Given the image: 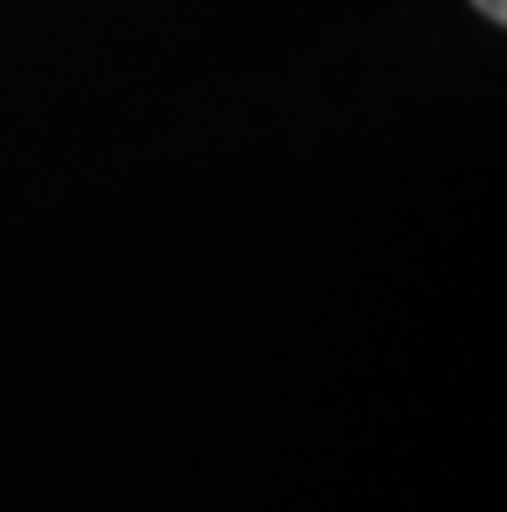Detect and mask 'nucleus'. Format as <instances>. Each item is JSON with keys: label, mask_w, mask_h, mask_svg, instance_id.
Masks as SVG:
<instances>
[{"label": "nucleus", "mask_w": 507, "mask_h": 512, "mask_svg": "<svg viewBox=\"0 0 507 512\" xmlns=\"http://www.w3.org/2000/svg\"><path fill=\"white\" fill-rule=\"evenodd\" d=\"M471 6H476V16H487L492 26L507 21V0H471Z\"/></svg>", "instance_id": "1"}]
</instances>
